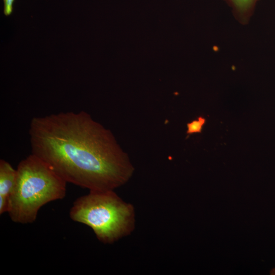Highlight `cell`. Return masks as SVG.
I'll use <instances>...</instances> for the list:
<instances>
[{"mask_svg":"<svg viewBox=\"0 0 275 275\" xmlns=\"http://www.w3.org/2000/svg\"><path fill=\"white\" fill-rule=\"evenodd\" d=\"M29 134L32 154L89 191L114 190L134 171L112 131L85 111L34 117Z\"/></svg>","mask_w":275,"mask_h":275,"instance_id":"1","label":"cell"},{"mask_svg":"<svg viewBox=\"0 0 275 275\" xmlns=\"http://www.w3.org/2000/svg\"><path fill=\"white\" fill-rule=\"evenodd\" d=\"M17 170L4 159L0 160V214L8 212L9 199L16 185Z\"/></svg>","mask_w":275,"mask_h":275,"instance_id":"4","label":"cell"},{"mask_svg":"<svg viewBox=\"0 0 275 275\" xmlns=\"http://www.w3.org/2000/svg\"><path fill=\"white\" fill-rule=\"evenodd\" d=\"M206 119L202 116L199 117L197 119L194 120L187 124V134L201 133L203 126L205 124Z\"/></svg>","mask_w":275,"mask_h":275,"instance_id":"6","label":"cell"},{"mask_svg":"<svg viewBox=\"0 0 275 275\" xmlns=\"http://www.w3.org/2000/svg\"><path fill=\"white\" fill-rule=\"evenodd\" d=\"M270 274L272 275H275V267L271 269L270 272Z\"/></svg>","mask_w":275,"mask_h":275,"instance_id":"8","label":"cell"},{"mask_svg":"<svg viewBox=\"0 0 275 275\" xmlns=\"http://www.w3.org/2000/svg\"><path fill=\"white\" fill-rule=\"evenodd\" d=\"M3 12L6 16L10 15L13 9V4L15 0H3Z\"/></svg>","mask_w":275,"mask_h":275,"instance_id":"7","label":"cell"},{"mask_svg":"<svg viewBox=\"0 0 275 275\" xmlns=\"http://www.w3.org/2000/svg\"><path fill=\"white\" fill-rule=\"evenodd\" d=\"M16 170V183L7 213L14 223L32 224L43 206L65 197L67 182L32 153L19 162Z\"/></svg>","mask_w":275,"mask_h":275,"instance_id":"2","label":"cell"},{"mask_svg":"<svg viewBox=\"0 0 275 275\" xmlns=\"http://www.w3.org/2000/svg\"><path fill=\"white\" fill-rule=\"evenodd\" d=\"M70 218L90 227L97 238L113 243L129 235L135 227L133 206L124 201L114 190H91L75 200Z\"/></svg>","mask_w":275,"mask_h":275,"instance_id":"3","label":"cell"},{"mask_svg":"<svg viewBox=\"0 0 275 275\" xmlns=\"http://www.w3.org/2000/svg\"><path fill=\"white\" fill-rule=\"evenodd\" d=\"M232 9L236 19L241 23H247L252 17L258 0H224Z\"/></svg>","mask_w":275,"mask_h":275,"instance_id":"5","label":"cell"}]
</instances>
